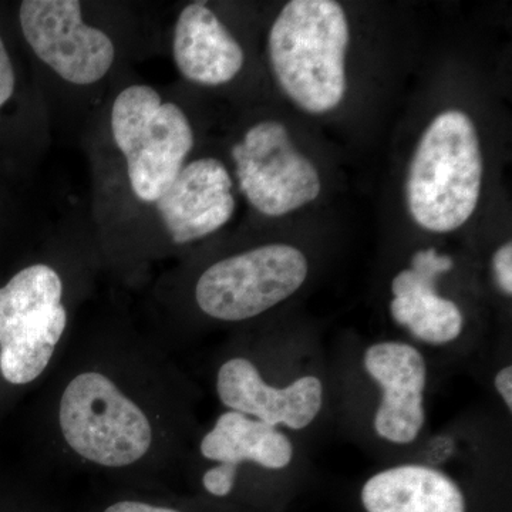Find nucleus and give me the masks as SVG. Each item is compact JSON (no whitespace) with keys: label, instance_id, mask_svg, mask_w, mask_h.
<instances>
[{"label":"nucleus","instance_id":"f257e3e1","mask_svg":"<svg viewBox=\"0 0 512 512\" xmlns=\"http://www.w3.org/2000/svg\"><path fill=\"white\" fill-rule=\"evenodd\" d=\"M13 29L45 103L53 141L77 144L113 87L165 52L160 8L127 0H22Z\"/></svg>","mask_w":512,"mask_h":512},{"label":"nucleus","instance_id":"f03ea898","mask_svg":"<svg viewBox=\"0 0 512 512\" xmlns=\"http://www.w3.org/2000/svg\"><path fill=\"white\" fill-rule=\"evenodd\" d=\"M197 121L180 86L120 80L79 138L90 175L87 208L97 244L173 187L198 154Z\"/></svg>","mask_w":512,"mask_h":512},{"label":"nucleus","instance_id":"7ed1b4c3","mask_svg":"<svg viewBox=\"0 0 512 512\" xmlns=\"http://www.w3.org/2000/svg\"><path fill=\"white\" fill-rule=\"evenodd\" d=\"M146 379L111 360H90L64 377L53 426L73 460L124 473L154 466L165 451L163 406Z\"/></svg>","mask_w":512,"mask_h":512},{"label":"nucleus","instance_id":"20e7f679","mask_svg":"<svg viewBox=\"0 0 512 512\" xmlns=\"http://www.w3.org/2000/svg\"><path fill=\"white\" fill-rule=\"evenodd\" d=\"M237 208L235 183L222 158L195 154L163 197L99 244L104 274L140 281L151 265L220 232Z\"/></svg>","mask_w":512,"mask_h":512},{"label":"nucleus","instance_id":"39448f33","mask_svg":"<svg viewBox=\"0 0 512 512\" xmlns=\"http://www.w3.org/2000/svg\"><path fill=\"white\" fill-rule=\"evenodd\" d=\"M306 276L308 261L298 248L265 244L221 256L191 281L163 274L151 296L157 308L187 299L205 318L241 323L286 301Z\"/></svg>","mask_w":512,"mask_h":512},{"label":"nucleus","instance_id":"423d86ee","mask_svg":"<svg viewBox=\"0 0 512 512\" xmlns=\"http://www.w3.org/2000/svg\"><path fill=\"white\" fill-rule=\"evenodd\" d=\"M348 46V18L333 0L286 3L268 36L276 82L312 114L336 109L345 97Z\"/></svg>","mask_w":512,"mask_h":512},{"label":"nucleus","instance_id":"0eeeda50","mask_svg":"<svg viewBox=\"0 0 512 512\" xmlns=\"http://www.w3.org/2000/svg\"><path fill=\"white\" fill-rule=\"evenodd\" d=\"M483 156L473 121L460 110L439 114L420 138L407 177L406 195L416 224L450 232L476 211Z\"/></svg>","mask_w":512,"mask_h":512},{"label":"nucleus","instance_id":"6e6552de","mask_svg":"<svg viewBox=\"0 0 512 512\" xmlns=\"http://www.w3.org/2000/svg\"><path fill=\"white\" fill-rule=\"evenodd\" d=\"M234 183L264 217H284L315 201L322 183L315 165L293 147L288 130L276 120H258L228 148Z\"/></svg>","mask_w":512,"mask_h":512},{"label":"nucleus","instance_id":"1a4fd4ad","mask_svg":"<svg viewBox=\"0 0 512 512\" xmlns=\"http://www.w3.org/2000/svg\"><path fill=\"white\" fill-rule=\"evenodd\" d=\"M12 23V22H10ZM0 22V165L18 183H33L53 143L42 94L18 35Z\"/></svg>","mask_w":512,"mask_h":512},{"label":"nucleus","instance_id":"9d476101","mask_svg":"<svg viewBox=\"0 0 512 512\" xmlns=\"http://www.w3.org/2000/svg\"><path fill=\"white\" fill-rule=\"evenodd\" d=\"M165 50L185 87L222 89L241 76L247 52L208 2L184 3L165 30Z\"/></svg>","mask_w":512,"mask_h":512},{"label":"nucleus","instance_id":"9b49d317","mask_svg":"<svg viewBox=\"0 0 512 512\" xmlns=\"http://www.w3.org/2000/svg\"><path fill=\"white\" fill-rule=\"evenodd\" d=\"M220 402L232 412L292 430L308 427L323 404V384L316 376H303L286 387L266 383L248 357H231L217 373Z\"/></svg>","mask_w":512,"mask_h":512},{"label":"nucleus","instance_id":"f8f14e48","mask_svg":"<svg viewBox=\"0 0 512 512\" xmlns=\"http://www.w3.org/2000/svg\"><path fill=\"white\" fill-rule=\"evenodd\" d=\"M365 367L383 390L375 416L376 433L390 443H413L426 421L423 355L407 343H376L366 350Z\"/></svg>","mask_w":512,"mask_h":512},{"label":"nucleus","instance_id":"ddd939ff","mask_svg":"<svg viewBox=\"0 0 512 512\" xmlns=\"http://www.w3.org/2000/svg\"><path fill=\"white\" fill-rule=\"evenodd\" d=\"M366 512H466L463 491L436 468L404 464L380 471L363 485Z\"/></svg>","mask_w":512,"mask_h":512},{"label":"nucleus","instance_id":"4468645a","mask_svg":"<svg viewBox=\"0 0 512 512\" xmlns=\"http://www.w3.org/2000/svg\"><path fill=\"white\" fill-rule=\"evenodd\" d=\"M200 454L210 463L239 467L255 464L266 470H282L291 464V440L264 421L227 410L200 441Z\"/></svg>","mask_w":512,"mask_h":512},{"label":"nucleus","instance_id":"2eb2a0df","mask_svg":"<svg viewBox=\"0 0 512 512\" xmlns=\"http://www.w3.org/2000/svg\"><path fill=\"white\" fill-rule=\"evenodd\" d=\"M394 322L404 326L421 342L446 345L461 335L463 313L453 301L441 298L436 291L394 296L390 303Z\"/></svg>","mask_w":512,"mask_h":512},{"label":"nucleus","instance_id":"dca6fc26","mask_svg":"<svg viewBox=\"0 0 512 512\" xmlns=\"http://www.w3.org/2000/svg\"><path fill=\"white\" fill-rule=\"evenodd\" d=\"M49 218L20 198L8 185L0 181V235L15 239L25 245L35 244Z\"/></svg>","mask_w":512,"mask_h":512},{"label":"nucleus","instance_id":"f3484780","mask_svg":"<svg viewBox=\"0 0 512 512\" xmlns=\"http://www.w3.org/2000/svg\"><path fill=\"white\" fill-rule=\"evenodd\" d=\"M238 470L231 464L215 463L202 474L204 490L212 497L225 498L231 495L237 484Z\"/></svg>","mask_w":512,"mask_h":512},{"label":"nucleus","instance_id":"a211bd4d","mask_svg":"<svg viewBox=\"0 0 512 512\" xmlns=\"http://www.w3.org/2000/svg\"><path fill=\"white\" fill-rule=\"evenodd\" d=\"M453 268V259L447 255L437 254L436 249H424L414 254L412 269L417 274L426 276V278L437 281L439 275L450 271Z\"/></svg>","mask_w":512,"mask_h":512},{"label":"nucleus","instance_id":"6ab92c4d","mask_svg":"<svg viewBox=\"0 0 512 512\" xmlns=\"http://www.w3.org/2000/svg\"><path fill=\"white\" fill-rule=\"evenodd\" d=\"M493 268L495 279L505 295H512V245L507 242L494 254Z\"/></svg>","mask_w":512,"mask_h":512},{"label":"nucleus","instance_id":"aec40b11","mask_svg":"<svg viewBox=\"0 0 512 512\" xmlns=\"http://www.w3.org/2000/svg\"><path fill=\"white\" fill-rule=\"evenodd\" d=\"M103 512H183L173 507H165V505H158L147 503L141 500H119L116 503L110 504Z\"/></svg>","mask_w":512,"mask_h":512},{"label":"nucleus","instance_id":"412c9836","mask_svg":"<svg viewBox=\"0 0 512 512\" xmlns=\"http://www.w3.org/2000/svg\"><path fill=\"white\" fill-rule=\"evenodd\" d=\"M495 387H497L498 393L503 397L505 404H507L508 410H512V367L507 366L498 372L495 376Z\"/></svg>","mask_w":512,"mask_h":512}]
</instances>
